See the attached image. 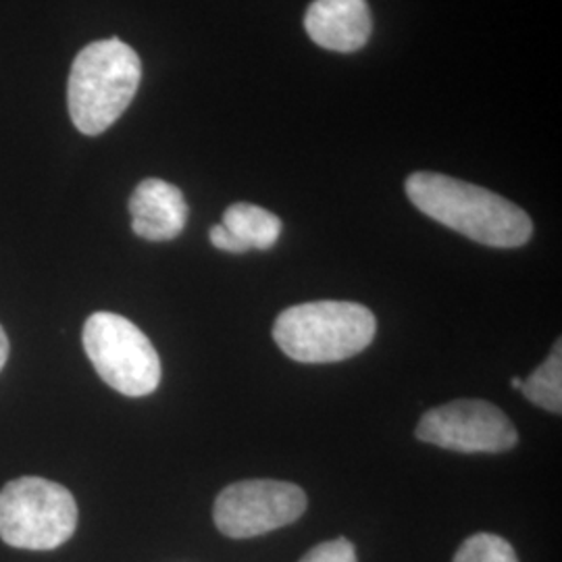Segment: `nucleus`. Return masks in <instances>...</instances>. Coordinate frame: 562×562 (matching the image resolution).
Returning a JSON list of instances; mask_svg holds the SVG:
<instances>
[{
  "instance_id": "obj_9",
  "label": "nucleus",
  "mask_w": 562,
  "mask_h": 562,
  "mask_svg": "<svg viewBox=\"0 0 562 562\" xmlns=\"http://www.w3.org/2000/svg\"><path fill=\"white\" fill-rule=\"evenodd\" d=\"M132 229L148 241L176 240L188 223V202L169 181H140L130 199Z\"/></svg>"
},
{
  "instance_id": "obj_10",
  "label": "nucleus",
  "mask_w": 562,
  "mask_h": 562,
  "mask_svg": "<svg viewBox=\"0 0 562 562\" xmlns=\"http://www.w3.org/2000/svg\"><path fill=\"white\" fill-rule=\"evenodd\" d=\"M281 234V220L271 211L236 202L223 213V222L211 227V244L223 252L241 255L248 250H269Z\"/></svg>"
},
{
  "instance_id": "obj_13",
  "label": "nucleus",
  "mask_w": 562,
  "mask_h": 562,
  "mask_svg": "<svg viewBox=\"0 0 562 562\" xmlns=\"http://www.w3.org/2000/svg\"><path fill=\"white\" fill-rule=\"evenodd\" d=\"M301 562H357V552L352 543L338 538V540L315 546L302 557Z\"/></svg>"
},
{
  "instance_id": "obj_4",
  "label": "nucleus",
  "mask_w": 562,
  "mask_h": 562,
  "mask_svg": "<svg viewBox=\"0 0 562 562\" xmlns=\"http://www.w3.org/2000/svg\"><path fill=\"white\" fill-rule=\"evenodd\" d=\"M78 504L60 483L20 477L0 490V540L21 550H55L76 533Z\"/></svg>"
},
{
  "instance_id": "obj_8",
  "label": "nucleus",
  "mask_w": 562,
  "mask_h": 562,
  "mask_svg": "<svg viewBox=\"0 0 562 562\" xmlns=\"http://www.w3.org/2000/svg\"><path fill=\"white\" fill-rule=\"evenodd\" d=\"M304 30L325 50L357 53L371 38L373 20L367 0H313Z\"/></svg>"
},
{
  "instance_id": "obj_14",
  "label": "nucleus",
  "mask_w": 562,
  "mask_h": 562,
  "mask_svg": "<svg viewBox=\"0 0 562 562\" xmlns=\"http://www.w3.org/2000/svg\"><path fill=\"white\" fill-rule=\"evenodd\" d=\"M7 359H9V338H7V334H4V329L0 325V371H2Z\"/></svg>"
},
{
  "instance_id": "obj_7",
  "label": "nucleus",
  "mask_w": 562,
  "mask_h": 562,
  "mask_svg": "<svg viewBox=\"0 0 562 562\" xmlns=\"http://www.w3.org/2000/svg\"><path fill=\"white\" fill-rule=\"evenodd\" d=\"M417 440L461 454H498L519 442L517 427L498 406L485 401H452L427 411Z\"/></svg>"
},
{
  "instance_id": "obj_5",
  "label": "nucleus",
  "mask_w": 562,
  "mask_h": 562,
  "mask_svg": "<svg viewBox=\"0 0 562 562\" xmlns=\"http://www.w3.org/2000/svg\"><path fill=\"white\" fill-rule=\"evenodd\" d=\"M83 348L102 382L123 396L140 398L161 383V359L138 325L115 315L94 313L83 325Z\"/></svg>"
},
{
  "instance_id": "obj_11",
  "label": "nucleus",
  "mask_w": 562,
  "mask_h": 562,
  "mask_svg": "<svg viewBox=\"0 0 562 562\" xmlns=\"http://www.w3.org/2000/svg\"><path fill=\"white\" fill-rule=\"evenodd\" d=\"M522 396L550 413H562V341L554 344L550 357L527 378L521 380Z\"/></svg>"
},
{
  "instance_id": "obj_12",
  "label": "nucleus",
  "mask_w": 562,
  "mask_h": 562,
  "mask_svg": "<svg viewBox=\"0 0 562 562\" xmlns=\"http://www.w3.org/2000/svg\"><path fill=\"white\" fill-rule=\"evenodd\" d=\"M452 562H519L510 543L494 533H475L461 543Z\"/></svg>"
},
{
  "instance_id": "obj_3",
  "label": "nucleus",
  "mask_w": 562,
  "mask_h": 562,
  "mask_svg": "<svg viewBox=\"0 0 562 562\" xmlns=\"http://www.w3.org/2000/svg\"><path fill=\"white\" fill-rule=\"evenodd\" d=\"M375 331V315L359 302H304L281 313L273 340L292 361L338 362L362 352Z\"/></svg>"
},
{
  "instance_id": "obj_1",
  "label": "nucleus",
  "mask_w": 562,
  "mask_h": 562,
  "mask_svg": "<svg viewBox=\"0 0 562 562\" xmlns=\"http://www.w3.org/2000/svg\"><path fill=\"white\" fill-rule=\"evenodd\" d=\"M404 190L423 215L483 246L519 248L533 234V223L521 206L482 186L417 171L406 180Z\"/></svg>"
},
{
  "instance_id": "obj_6",
  "label": "nucleus",
  "mask_w": 562,
  "mask_h": 562,
  "mask_svg": "<svg viewBox=\"0 0 562 562\" xmlns=\"http://www.w3.org/2000/svg\"><path fill=\"white\" fill-rule=\"evenodd\" d=\"M304 510L306 494L296 483L246 480L223 490L213 506V519L223 536L248 540L299 521Z\"/></svg>"
},
{
  "instance_id": "obj_15",
  "label": "nucleus",
  "mask_w": 562,
  "mask_h": 562,
  "mask_svg": "<svg viewBox=\"0 0 562 562\" xmlns=\"http://www.w3.org/2000/svg\"><path fill=\"white\" fill-rule=\"evenodd\" d=\"M510 383H513V387H515V390H519V387H521V380H519V378H513Z\"/></svg>"
},
{
  "instance_id": "obj_2",
  "label": "nucleus",
  "mask_w": 562,
  "mask_h": 562,
  "mask_svg": "<svg viewBox=\"0 0 562 562\" xmlns=\"http://www.w3.org/2000/svg\"><path fill=\"white\" fill-rule=\"evenodd\" d=\"M142 80L138 53L120 38L88 44L71 65L67 106L86 136L106 132L132 104Z\"/></svg>"
}]
</instances>
